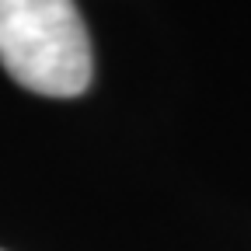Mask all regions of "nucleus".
<instances>
[{
    "label": "nucleus",
    "instance_id": "obj_1",
    "mask_svg": "<svg viewBox=\"0 0 251 251\" xmlns=\"http://www.w3.org/2000/svg\"><path fill=\"white\" fill-rule=\"evenodd\" d=\"M0 63L28 91L77 98L91 84V39L74 0H0Z\"/></svg>",
    "mask_w": 251,
    "mask_h": 251
}]
</instances>
